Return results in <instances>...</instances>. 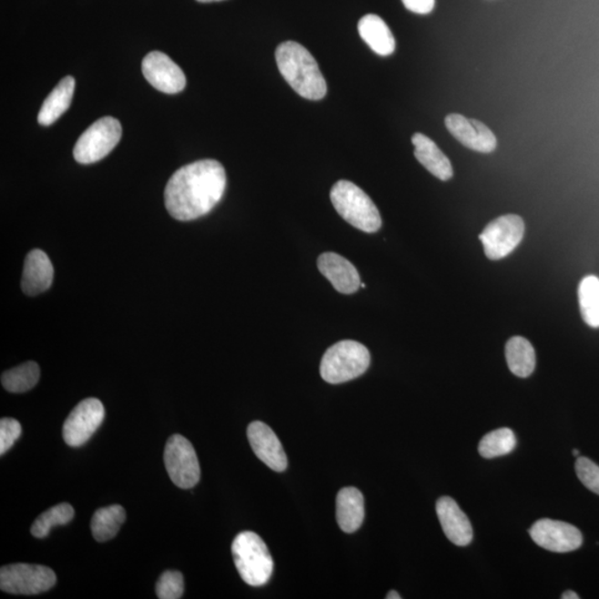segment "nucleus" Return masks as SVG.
Returning a JSON list of instances; mask_svg holds the SVG:
<instances>
[{"mask_svg": "<svg viewBox=\"0 0 599 599\" xmlns=\"http://www.w3.org/2000/svg\"><path fill=\"white\" fill-rule=\"evenodd\" d=\"M573 455H574V457H578V455H580V450L578 449L573 450Z\"/></svg>", "mask_w": 599, "mask_h": 599, "instance_id": "nucleus-35", "label": "nucleus"}, {"mask_svg": "<svg viewBox=\"0 0 599 599\" xmlns=\"http://www.w3.org/2000/svg\"><path fill=\"white\" fill-rule=\"evenodd\" d=\"M331 201L337 213L363 232L375 233L382 225L381 214L371 198L356 184L337 181L331 191Z\"/></svg>", "mask_w": 599, "mask_h": 599, "instance_id": "nucleus-3", "label": "nucleus"}, {"mask_svg": "<svg viewBox=\"0 0 599 599\" xmlns=\"http://www.w3.org/2000/svg\"><path fill=\"white\" fill-rule=\"evenodd\" d=\"M22 434V425L17 419L4 418L0 419V455L13 448Z\"/></svg>", "mask_w": 599, "mask_h": 599, "instance_id": "nucleus-30", "label": "nucleus"}, {"mask_svg": "<svg viewBox=\"0 0 599 599\" xmlns=\"http://www.w3.org/2000/svg\"><path fill=\"white\" fill-rule=\"evenodd\" d=\"M412 143L416 148L414 156L434 177L442 181H448L453 177L452 163L431 138L418 132L413 135Z\"/></svg>", "mask_w": 599, "mask_h": 599, "instance_id": "nucleus-18", "label": "nucleus"}, {"mask_svg": "<svg viewBox=\"0 0 599 599\" xmlns=\"http://www.w3.org/2000/svg\"><path fill=\"white\" fill-rule=\"evenodd\" d=\"M54 266L44 251L35 249L25 260L22 289L29 296L38 295L53 284Z\"/></svg>", "mask_w": 599, "mask_h": 599, "instance_id": "nucleus-17", "label": "nucleus"}, {"mask_svg": "<svg viewBox=\"0 0 599 599\" xmlns=\"http://www.w3.org/2000/svg\"><path fill=\"white\" fill-rule=\"evenodd\" d=\"M516 447V438L511 429L503 428L484 435L479 444V452L485 459L508 455Z\"/></svg>", "mask_w": 599, "mask_h": 599, "instance_id": "nucleus-26", "label": "nucleus"}, {"mask_svg": "<svg viewBox=\"0 0 599 599\" xmlns=\"http://www.w3.org/2000/svg\"><path fill=\"white\" fill-rule=\"evenodd\" d=\"M525 233L523 219L516 214L496 218L486 225L480 240L483 243L486 257L501 260L519 247Z\"/></svg>", "mask_w": 599, "mask_h": 599, "instance_id": "nucleus-9", "label": "nucleus"}, {"mask_svg": "<svg viewBox=\"0 0 599 599\" xmlns=\"http://www.w3.org/2000/svg\"><path fill=\"white\" fill-rule=\"evenodd\" d=\"M126 521V511L120 505L107 506L96 511L91 520L92 536L96 541L107 542L117 535Z\"/></svg>", "mask_w": 599, "mask_h": 599, "instance_id": "nucleus-23", "label": "nucleus"}, {"mask_svg": "<svg viewBox=\"0 0 599 599\" xmlns=\"http://www.w3.org/2000/svg\"><path fill=\"white\" fill-rule=\"evenodd\" d=\"M358 34L375 53L390 56L396 50V38L388 26L377 15L368 14L358 22Z\"/></svg>", "mask_w": 599, "mask_h": 599, "instance_id": "nucleus-20", "label": "nucleus"}, {"mask_svg": "<svg viewBox=\"0 0 599 599\" xmlns=\"http://www.w3.org/2000/svg\"><path fill=\"white\" fill-rule=\"evenodd\" d=\"M122 135L120 122L105 117L97 120L80 136L74 148V158L81 165L98 162L108 156L119 143Z\"/></svg>", "mask_w": 599, "mask_h": 599, "instance_id": "nucleus-6", "label": "nucleus"}, {"mask_svg": "<svg viewBox=\"0 0 599 599\" xmlns=\"http://www.w3.org/2000/svg\"><path fill=\"white\" fill-rule=\"evenodd\" d=\"M247 433L254 454L266 466L275 472H284L288 468V458L273 429L263 422L255 421L249 425Z\"/></svg>", "mask_w": 599, "mask_h": 599, "instance_id": "nucleus-14", "label": "nucleus"}, {"mask_svg": "<svg viewBox=\"0 0 599 599\" xmlns=\"http://www.w3.org/2000/svg\"><path fill=\"white\" fill-rule=\"evenodd\" d=\"M370 352L361 343L345 340L336 343L322 357L320 373L330 384H341L355 380L370 367Z\"/></svg>", "mask_w": 599, "mask_h": 599, "instance_id": "nucleus-5", "label": "nucleus"}, {"mask_svg": "<svg viewBox=\"0 0 599 599\" xmlns=\"http://www.w3.org/2000/svg\"><path fill=\"white\" fill-rule=\"evenodd\" d=\"M387 599H401L399 594L396 591H391L387 593Z\"/></svg>", "mask_w": 599, "mask_h": 599, "instance_id": "nucleus-33", "label": "nucleus"}, {"mask_svg": "<svg viewBox=\"0 0 599 599\" xmlns=\"http://www.w3.org/2000/svg\"><path fill=\"white\" fill-rule=\"evenodd\" d=\"M184 582L181 572L167 571L159 578L156 585L158 598L179 599L183 595Z\"/></svg>", "mask_w": 599, "mask_h": 599, "instance_id": "nucleus-28", "label": "nucleus"}, {"mask_svg": "<svg viewBox=\"0 0 599 599\" xmlns=\"http://www.w3.org/2000/svg\"><path fill=\"white\" fill-rule=\"evenodd\" d=\"M40 377L37 363L29 361L3 373L2 384L8 392L24 393L32 390Z\"/></svg>", "mask_w": 599, "mask_h": 599, "instance_id": "nucleus-25", "label": "nucleus"}, {"mask_svg": "<svg viewBox=\"0 0 599 599\" xmlns=\"http://www.w3.org/2000/svg\"><path fill=\"white\" fill-rule=\"evenodd\" d=\"M281 75L296 94L309 100H321L326 95V83L310 51L295 42H285L275 51Z\"/></svg>", "mask_w": 599, "mask_h": 599, "instance_id": "nucleus-2", "label": "nucleus"}, {"mask_svg": "<svg viewBox=\"0 0 599 599\" xmlns=\"http://www.w3.org/2000/svg\"><path fill=\"white\" fill-rule=\"evenodd\" d=\"M232 550L234 565L248 585L263 586L270 581L274 566L273 556L258 534L250 531L240 532Z\"/></svg>", "mask_w": 599, "mask_h": 599, "instance_id": "nucleus-4", "label": "nucleus"}, {"mask_svg": "<svg viewBox=\"0 0 599 599\" xmlns=\"http://www.w3.org/2000/svg\"><path fill=\"white\" fill-rule=\"evenodd\" d=\"M141 66L148 83L157 90L172 95L186 88L187 79L181 67L161 51H151Z\"/></svg>", "mask_w": 599, "mask_h": 599, "instance_id": "nucleus-12", "label": "nucleus"}, {"mask_svg": "<svg viewBox=\"0 0 599 599\" xmlns=\"http://www.w3.org/2000/svg\"><path fill=\"white\" fill-rule=\"evenodd\" d=\"M561 598L562 599H580V596H578L575 592L567 591L564 594H563Z\"/></svg>", "mask_w": 599, "mask_h": 599, "instance_id": "nucleus-32", "label": "nucleus"}, {"mask_svg": "<svg viewBox=\"0 0 599 599\" xmlns=\"http://www.w3.org/2000/svg\"><path fill=\"white\" fill-rule=\"evenodd\" d=\"M317 268L340 294H356L361 286L360 275L356 266L342 255L333 253L321 254L317 259Z\"/></svg>", "mask_w": 599, "mask_h": 599, "instance_id": "nucleus-15", "label": "nucleus"}, {"mask_svg": "<svg viewBox=\"0 0 599 599\" xmlns=\"http://www.w3.org/2000/svg\"><path fill=\"white\" fill-rule=\"evenodd\" d=\"M578 302L584 322L588 326L599 327V278L587 275L578 286Z\"/></svg>", "mask_w": 599, "mask_h": 599, "instance_id": "nucleus-24", "label": "nucleus"}, {"mask_svg": "<svg viewBox=\"0 0 599 599\" xmlns=\"http://www.w3.org/2000/svg\"><path fill=\"white\" fill-rule=\"evenodd\" d=\"M227 187L222 163L204 159L177 170L167 183L165 203L168 212L179 222L206 216L217 206Z\"/></svg>", "mask_w": 599, "mask_h": 599, "instance_id": "nucleus-1", "label": "nucleus"}, {"mask_svg": "<svg viewBox=\"0 0 599 599\" xmlns=\"http://www.w3.org/2000/svg\"><path fill=\"white\" fill-rule=\"evenodd\" d=\"M57 582L49 567L32 564H13L0 570V588L15 595H36L51 590Z\"/></svg>", "mask_w": 599, "mask_h": 599, "instance_id": "nucleus-7", "label": "nucleus"}, {"mask_svg": "<svg viewBox=\"0 0 599 599\" xmlns=\"http://www.w3.org/2000/svg\"><path fill=\"white\" fill-rule=\"evenodd\" d=\"M199 3H213V2H222V0H197Z\"/></svg>", "mask_w": 599, "mask_h": 599, "instance_id": "nucleus-34", "label": "nucleus"}, {"mask_svg": "<svg viewBox=\"0 0 599 599\" xmlns=\"http://www.w3.org/2000/svg\"><path fill=\"white\" fill-rule=\"evenodd\" d=\"M437 513L448 539L458 546H468L473 540V529L457 501L449 496L439 499Z\"/></svg>", "mask_w": 599, "mask_h": 599, "instance_id": "nucleus-16", "label": "nucleus"}, {"mask_svg": "<svg viewBox=\"0 0 599 599\" xmlns=\"http://www.w3.org/2000/svg\"><path fill=\"white\" fill-rule=\"evenodd\" d=\"M75 511L73 506L68 503H61L53 506L39 515L32 526V534L37 539H44L48 536L51 529L55 526L67 525L74 519Z\"/></svg>", "mask_w": 599, "mask_h": 599, "instance_id": "nucleus-27", "label": "nucleus"}, {"mask_svg": "<svg viewBox=\"0 0 599 599\" xmlns=\"http://www.w3.org/2000/svg\"><path fill=\"white\" fill-rule=\"evenodd\" d=\"M163 459L169 478L178 488L192 489L199 483L201 470L196 450L182 435L175 434L168 439Z\"/></svg>", "mask_w": 599, "mask_h": 599, "instance_id": "nucleus-8", "label": "nucleus"}, {"mask_svg": "<svg viewBox=\"0 0 599 599\" xmlns=\"http://www.w3.org/2000/svg\"><path fill=\"white\" fill-rule=\"evenodd\" d=\"M365 520V498L356 488H345L336 496V521L340 529L353 532L360 529Z\"/></svg>", "mask_w": 599, "mask_h": 599, "instance_id": "nucleus-19", "label": "nucleus"}, {"mask_svg": "<svg viewBox=\"0 0 599 599\" xmlns=\"http://www.w3.org/2000/svg\"><path fill=\"white\" fill-rule=\"evenodd\" d=\"M76 81L74 77L67 76L55 87L44 101L38 115V122L42 126H50L57 121L61 115L68 110L73 101Z\"/></svg>", "mask_w": 599, "mask_h": 599, "instance_id": "nucleus-21", "label": "nucleus"}, {"mask_svg": "<svg viewBox=\"0 0 599 599\" xmlns=\"http://www.w3.org/2000/svg\"><path fill=\"white\" fill-rule=\"evenodd\" d=\"M506 361L511 373L519 377H529L535 370L534 347L525 337L514 336L505 347Z\"/></svg>", "mask_w": 599, "mask_h": 599, "instance_id": "nucleus-22", "label": "nucleus"}, {"mask_svg": "<svg viewBox=\"0 0 599 599\" xmlns=\"http://www.w3.org/2000/svg\"><path fill=\"white\" fill-rule=\"evenodd\" d=\"M445 126L455 139L470 150L490 153L498 147V139L483 122L469 119L462 115L450 114L445 118Z\"/></svg>", "mask_w": 599, "mask_h": 599, "instance_id": "nucleus-13", "label": "nucleus"}, {"mask_svg": "<svg viewBox=\"0 0 599 599\" xmlns=\"http://www.w3.org/2000/svg\"><path fill=\"white\" fill-rule=\"evenodd\" d=\"M575 470L581 482L599 495V466L590 459L580 458L576 460Z\"/></svg>", "mask_w": 599, "mask_h": 599, "instance_id": "nucleus-29", "label": "nucleus"}, {"mask_svg": "<svg viewBox=\"0 0 599 599\" xmlns=\"http://www.w3.org/2000/svg\"><path fill=\"white\" fill-rule=\"evenodd\" d=\"M105 418V408L98 398H89L75 407L67 418L63 435L69 447L78 448L89 441Z\"/></svg>", "mask_w": 599, "mask_h": 599, "instance_id": "nucleus-10", "label": "nucleus"}, {"mask_svg": "<svg viewBox=\"0 0 599 599\" xmlns=\"http://www.w3.org/2000/svg\"><path fill=\"white\" fill-rule=\"evenodd\" d=\"M532 540L550 552L568 553L580 549L583 535L575 526L565 522L542 519L530 530Z\"/></svg>", "mask_w": 599, "mask_h": 599, "instance_id": "nucleus-11", "label": "nucleus"}, {"mask_svg": "<svg viewBox=\"0 0 599 599\" xmlns=\"http://www.w3.org/2000/svg\"><path fill=\"white\" fill-rule=\"evenodd\" d=\"M402 3L409 12L419 15L429 14L435 7V0H402Z\"/></svg>", "mask_w": 599, "mask_h": 599, "instance_id": "nucleus-31", "label": "nucleus"}]
</instances>
